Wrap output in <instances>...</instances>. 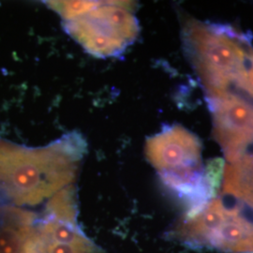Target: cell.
Here are the masks:
<instances>
[{"mask_svg": "<svg viewBox=\"0 0 253 253\" xmlns=\"http://www.w3.org/2000/svg\"><path fill=\"white\" fill-rule=\"evenodd\" d=\"M84 143L67 136L42 147L0 141V204L36 206L71 186Z\"/></svg>", "mask_w": 253, "mask_h": 253, "instance_id": "1", "label": "cell"}, {"mask_svg": "<svg viewBox=\"0 0 253 253\" xmlns=\"http://www.w3.org/2000/svg\"><path fill=\"white\" fill-rule=\"evenodd\" d=\"M182 37L186 55L207 100L234 90L253 72L252 40L235 27L190 19L183 27Z\"/></svg>", "mask_w": 253, "mask_h": 253, "instance_id": "2", "label": "cell"}, {"mask_svg": "<svg viewBox=\"0 0 253 253\" xmlns=\"http://www.w3.org/2000/svg\"><path fill=\"white\" fill-rule=\"evenodd\" d=\"M66 30L88 53L115 56L125 51L139 34L131 5L124 2H56Z\"/></svg>", "mask_w": 253, "mask_h": 253, "instance_id": "3", "label": "cell"}, {"mask_svg": "<svg viewBox=\"0 0 253 253\" xmlns=\"http://www.w3.org/2000/svg\"><path fill=\"white\" fill-rule=\"evenodd\" d=\"M77 223V205L72 186L56 193L27 238L23 253H100Z\"/></svg>", "mask_w": 253, "mask_h": 253, "instance_id": "4", "label": "cell"}, {"mask_svg": "<svg viewBox=\"0 0 253 253\" xmlns=\"http://www.w3.org/2000/svg\"><path fill=\"white\" fill-rule=\"evenodd\" d=\"M201 248L228 253H253V222L238 208L215 198L203 210L199 219Z\"/></svg>", "mask_w": 253, "mask_h": 253, "instance_id": "5", "label": "cell"}, {"mask_svg": "<svg viewBox=\"0 0 253 253\" xmlns=\"http://www.w3.org/2000/svg\"><path fill=\"white\" fill-rule=\"evenodd\" d=\"M145 155L159 173L203 167L199 137L178 124L164 126L159 133L148 138Z\"/></svg>", "mask_w": 253, "mask_h": 253, "instance_id": "6", "label": "cell"}, {"mask_svg": "<svg viewBox=\"0 0 253 253\" xmlns=\"http://www.w3.org/2000/svg\"><path fill=\"white\" fill-rule=\"evenodd\" d=\"M213 118V133L228 163L253 145V107L235 100L208 101Z\"/></svg>", "mask_w": 253, "mask_h": 253, "instance_id": "7", "label": "cell"}, {"mask_svg": "<svg viewBox=\"0 0 253 253\" xmlns=\"http://www.w3.org/2000/svg\"><path fill=\"white\" fill-rule=\"evenodd\" d=\"M159 174L163 186L184 205L185 216L198 213L214 199L204 167Z\"/></svg>", "mask_w": 253, "mask_h": 253, "instance_id": "8", "label": "cell"}, {"mask_svg": "<svg viewBox=\"0 0 253 253\" xmlns=\"http://www.w3.org/2000/svg\"><path fill=\"white\" fill-rule=\"evenodd\" d=\"M28 210L0 204V253H23L36 222Z\"/></svg>", "mask_w": 253, "mask_h": 253, "instance_id": "9", "label": "cell"}, {"mask_svg": "<svg viewBox=\"0 0 253 253\" xmlns=\"http://www.w3.org/2000/svg\"><path fill=\"white\" fill-rule=\"evenodd\" d=\"M222 192L253 209V150L225 165Z\"/></svg>", "mask_w": 253, "mask_h": 253, "instance_id": "10", "label": "cell"}, {"mask_svg": "<svg viewBox=\"0 0 253 253\" xmlns=\"http://www.w3.org/2000/svg\"><path fill=\"white\" fill-rule=\"evenodd\" d=\"M224 167L225 163L222 159H213L208 162L207 167L205 169L206 175L208 178L210 189L212 191L213 197L216 198L217 191L221 187V183L223 179V173H224Z\"/></svg>", "mask_w": 253, "mask_h": 253, "instance_id": "11", "label": "cell"}]
</instances>
